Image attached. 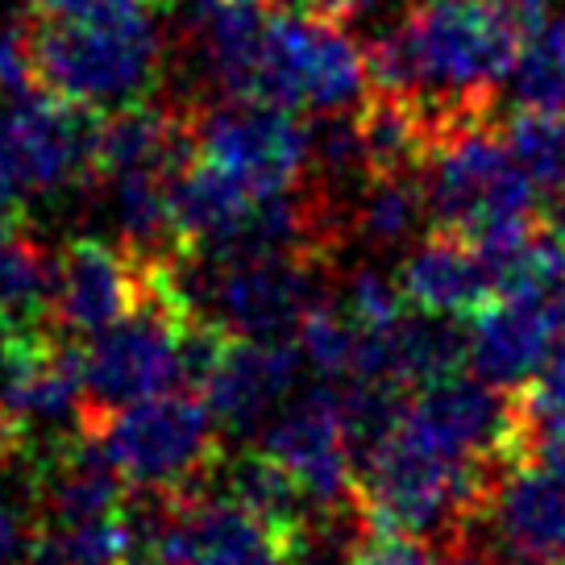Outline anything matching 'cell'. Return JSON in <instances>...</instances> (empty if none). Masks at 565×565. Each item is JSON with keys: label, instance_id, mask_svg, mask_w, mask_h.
<instances>
[{"label": "cell", "instance_id": "1", "mask_svg": "<svg viewBox=\"0 0 565 565\" xmlns=\"http://www.w3.org/2000/svg\"><path fill=\"white\" fill-rule=\"evenodd\" d=\"M188 30L200 71L225 100L350 113L371 84V63L350 25L312 9L200 0Z\"/></svg>", "mask_w": 565, "mask_h": 565}, {"label": "cell", "instance_id": "2", "mask_svg": "<svg viewBox=\"0 0 565 565\" xmlns=\"http://www.w3.org/2000/svg\"><path fill=\"white\" fill-rule=\"evenodd\" d=\"M520 38L487 0H420L371 42V84L407 100L433 141H445L454 129L491 121L494 92L512 75Z\"/></svg>", "mask_w": 565, "mask_h": 565}, {"label": "cell", "instance_id": "3", "mask_svg": "<svg viewBox=\"0 0 565 565\" xmlns=\"http://www.w3.org/2000/svg\"><path fill=\"white\" fill-rule=\"evenodd\" d=\"M499 466L445 454L407 433L399 416L353 461V503L374 532H399L416 541L441 536L449 545L482 520Z\"/></svg>", "mask_w": 565, "mask_h": 565}, {"label": "cell", "instance_id": "4", "mask_svg": "<svg viewBox=\"0 0 565 565\" xmlns=\"http://www.w3.org/2000/svg\"><path fill=\"white\" fill-rule=\"evenodd\" d=\"M38 88L84 108L150 100L162 79V34L141 0H92L38 25Z\"/></svg>", "mask_w": 565, "mask_h": 565}, {"label": "cell", "instance_id": "5", "mask_svg": "<svg viewBox=\"0 0 565 565\" xmlns=\"http://www.w3.org/2000/svg\"><path fill=\"white\" fill-rule=\"evenodd\" d=\"M134 258V254H129ZM141 266V296L117 324L88 337L84 362V420L113 407L138 404L146 395L183 387V358L195 312L175 282V258Z\"/></svg>", "mask_w": 565, "mask_h": 565}, {"label": "cell", "instance_id": "6", "mask_svg": "<svg viewBox=\"0 0 565 565\" xmlns=\"http://www.w3.org/2000/svg\"><path fill=\"white\" fill-rule=\"evenodd\" d=\"M424 192L437 225L478 246H508L536 233V183L491 121L454 129L437 141L424 167Z\"/></svg>", "mask_w": 565, "mask_h": 565}, {"label": "cell", "instance_id": "7", "mask_svg": "<svg viewBox=\"0 0 565 565\" xmlns=\"http://www.w3.org/2000/svg\"><path fill=\"white\" fill-rule=\"evenodd\" d=\"M84 428L117 466L125 487L146 494L204 491L212 470L225 466V445L216 437L209 404L188 387L113 407L84 420Z\"/></svg>", "mask_w": 565, "mask_h": 565}, {"label": "cell", "instance_id": "8", "mask_svg": "<svg viewBox=\"0 0 565 565\" xmlns=\"http://www.w3.org/2000/svg\"><path fill=\"white\" fill-rule=\"evenodd\" d=\"M96 108L51 92L0 96V212L21 216L30 195L96 179Z\"/></svg>", "mask_w": 565, "mask_h": 565}, {"label": "cell", "instance_id": "9", "mask_svg": "<svg viewBox=\"0 0 565 565\" xmlns=\"http://www.w3.org/2000/svg\"><path fill=\"white\" fill-rule=\"evenodd\" d=\"M312 129L279 105L216 100L192 108V159L212 162L258 200L296 192L308 179Z\"/></svg>", "mask_w": 565, "mask_h": 565}, {"label": "cell", "instance_id": "10", "mask_svg": "<svg viewBox=\"0 0 565 565\" xmlns=\"http://www.w3.org/2000/svg\"><path fill=\"white\" fill-rule=\"evenodd\" d=\"M263 449L300 482L317 515H333L353 503V449L345 428L341 387L303 391L296 404L279 407L263 428Z\"/></svg>", "mask_w": 565, "mask_h": 565}, {"label": "cell", "instance_id": "11", "mask_svg": "<svg viewBox=\"0 0 565 565\" xmlns=\"http://www.w3.org/2000/svg\"><path fill=\"white\" fill-rule=\"evenodd\" d=\"M141 266L125 246H108L100 237H71L54 254L51 324L67 337H96L138 303Z\"/></svg>", "mask_w": 565, "mask_h": 565}, {"label": "cell", "instance_id": "12", "mask_svg": "<svg viewBox=\"0 0 565 565\" xmlns=\"http://www.w3.org/2000/svg\"><path fill=\"white\" fill-rule=\"evenodd\" d=\"M553 291H499L470 317L466 362L478 379L503 391H520L541 374L557 345V324L548 303Z\"/></svg>", "mask_w": 565, "mask_h": 565}, {"label": "cell", "instance_id": "13", "mask_svg": "<svg viewBox=\"0 0 565 565\" xmlns=\"http://www.w3.org/2000/svg\"><path fill=\"white\" fill-rule=\"evenodd\" d=\"M300 371V345L230 337L216 353L209 379L200 383V395L216 424H225L233 433H254L296 391Z\"/></svg>", "mask_w": 565, "mask_h": 565}, {"label": "cell", "instance_id": "14", "mask_svg": "<svg viewBox=\"0 0 565 565\" xmlns=\"http://www.w3.org/2000/svg\"><path fill=\"white\" fill-rule=\"evenodd\" d=\"M482 520H491L508 557L536 565H557L565 557V482L541 461L499 466Z\"/></svg>", "mask_w": 565, "mask_h": 565}, {"label": "cell", "instance_id": "15", "mask_svg": "<svg viewBox=\"0 0 565 565\" xmlns=\"http://www.w3.org/2000/svg\"><path fill=\"white\" fill-rule=\"evenodd\" d=\"M399 287L407 303L428 317H475L487 300L499 296V279L487 249L458 233H428L399 266Z\"/></svg>", "mask_w": 565, "mask_h": 565}, {"label": "cell", "instance_id": "16", "mask_svg": "<svg viewBox=\"0 0 565 565\" xmlns=\"http://www.w3.org/2000/svg\"><path fill=\"white\" fill-rule=\"evenodd\" d=\"M428 216L424 175H371L353 192L345 209L350 237H362L371 249L407 246Z\"/></svg>", "mask_w": 565, "mask_h": 565}, {"label": "cell", "instance_id": "17", "mask_svg": "<svg viewBox=\"0 0 565 565\" xmlns=\"http://www.w3.org/2000/svg\"><path fill=\"white\" fill-rule=\"evenodd\" d=\"M508 88L515 108L565 113V18H548L520 42Z\"/></svg>", "mask_w": 565, "mask_h": 565}, {"label": "cell", "instance_id": "18", "mask_svg": "<svg viewBox=\"0 0 565 565\" xmlns=\"http://www.w3.org/2000/svg\"><path fill=\"white\" fill-rule=\"evenodd\" d=\"M296 333H300L303 366H312L324 383H345V379H350L362 329H358L353 317L345 312L341 296H317L312 308L303 312Z\"/></svg>", "mask_w": 565, "mask_h": 565}, {"label": "cell", "instance_id": "19", "mask_svg": "<svg viewBox=\"0 0 565 565\" xmlns=\"http://www.w3.org/2000/svg\"><path fill=\"white\" fill-rule=\"evenodd\" d=\"M503 138H508L512 154L520 159V167L529 171L536 188H545V192L565 188V113L515 108Z\"/></svg>", "mask_w": 565, "mask_h": 565}, {"label": "cell", "instance_id": "20", "mask_svg": "<svg viewBox=\"0 0 565 565\" xmlns=\"http://www.w3.org/2000/svg\"><path fill=\"white\" fill-rule=\"evenodd\" d=\"M341 303L358 329H387L399 317H407V308H412L404 287H399V275H391L383 266H358L345 282Z\"/></svg>", "mask_w": 565, "mask_h": 565}, {"label": "cell", "instance_id": "21", "mask_svg": "<svg viewBox=\"0 0 565 565\" xmlns=\"http://www.w3.org/2000/svg\"><path fill=\"white\" fill-rule=\"evenodd\" d=\"M353 565H445V557L428 553L424 541L399 536V532H366L350 548Z\"/></svg>", "mask_w": 565, "mask_h": 565}, {"label": "cell", "instance_id": "22", "mask_svg": "<svg viewBox=\"0 0 565 565\" xmlns=\"http://www.w3.org/2000/svg\"><path fill=\"white\" fill-rule=\"evenodd\" d=\"M524 458L548 466V470H553V475L565 482V424H557V428H545V433H536V437L524 445Z\"/></svg>", "mask_w": 565, "mask_h": 565}, {"label": "cell", "instance_id": "23", "mask_svg": "<svg viewBox=\"0 0 565 565\" xmlns=\"http://www.w3.org/2000/svg\"><path fill=\"white\" fill-rule=\"evenodd\" d=\"M499 18H508L520 30V34L529 38L536 25H545L548 21V0H487Z\"/></svg>", "mask_w": 565, "mask_h": 565}, {"label": "cell", "instance_id": "24", "mask_svg": "<svg viewBox=\"0 0 565 565\" xmlns=\"http://www.w3.org/2000/svg\"><path fill=\"white\" fill-rule=\"evenodd\" d=\"M25 4L34 9V18L54 21V18H71V13H79V9H88L92 0H25Z\"/></svg>", "mask_w": 565, "mask_h": 565}, {"label": "cell", "instance_id": "25", "mask_svg": "<svg viewBox=\"0 0 565 565\" xmlns=\"http://www.w3.org/2000/svg\"><path fill=\"white\" fill-rule=\"evenodd\" d=\"M548 237H557L565 249V188L553 192V209H548Z\"/></svg>", "mask_w": 565, "mask_h": 565}, {"label": "cell", "instance_id": "26", "mask_svg": "<svg viewBox=\"0 0 565 565\" xmlns=\"http://www.w3.org/2000/svg\"><path fill=\"white\" fill-rule=\"evenodd\" d=\"M445 565H487V562H482L478 553H470V548L458 541V545H449V553H445Z\"/></svg>", "mask_w": 565, "mask_h": 565}, {"label": "cell", "instance_id": "27", "mask_svg": "<svg viewBox=\"0 0 565 565\" xmlns=\"http://www.w3.org/2000/svg\"><path fill=\"white\" fill-rule=\"evenodd\" d=\"M141 4H150V9H167V4H175V0H141Z\"/></svg>", "mask_w": 565, "mask_h": 565}, {"label": "cell", "instance_id": "28", "mask_svg": "<svg viewBox=\"0 0 565 565\" xmlns=\"http://www.w3.org/2000/svg\"><path fill=\"white\" fill-rule=\"evenodd\" d=\"M237 4H266L270 9V4H282V0H237Z\"/></svg>", "mask_w": 565, "mask_h": 565}, {"label": "cell", "instance_id": "29", "mask_svg": "<svg viewBox=\"0 0 565 565\" xmlns=\"http://www.w3.org/2000/svg\"><path fill=\"white\" fill-rule=\"evenodd\" d=\"M503 565H536V562H520V557H508Z\"/></svg>", "mask_w": 565, "mask_h": 565}, {"label": "cell", "instance_id": "30", "mask_svg": "<svg viewBox=\"0 0 565 565\" xmlns=\"http://www.w3.org/2000/svg\"><path fill=\"white\" fill-rule=\"evenodd\" d=\"M557 565H565V557H562V562H557Z\"/></svg>", "mask_w": 565, "mask_h": 565}]
</instances>
